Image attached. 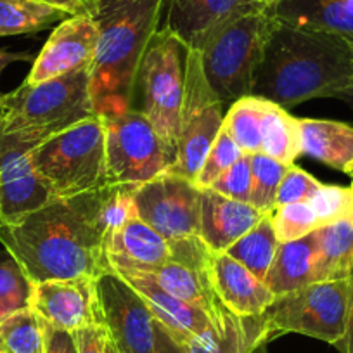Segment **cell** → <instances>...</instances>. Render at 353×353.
<instances>
[{
  "label": "cell",
  "instance_id": "20",
  "mask_svg": "<svg viewBox=\"0 0 353 353\" xmlns=\"http://www.w3.org/2000/svg\"><path fill=\"white\" fill-rule=\"evenodd\" d=\"M265 215L267 213H261L248 203L236 201L212 189H205L201 191L199 237L213 253H225Z\"/></svg>",
  "mask_w": 353,
  "mask_h": 353
},
{
  "label": "cell",
  "instance_id": "49",
  "mask_svg": "<svg viewBox=\"0 0 353 353\" xmlns=\"http://www.w3.org/2000/svg\"><path fill=\"white\" fill-rule=\"evenodd\" d=\"M85 2H87V4L90 6V9L94 11V8H96V0H85Z\"/></svg>",
  "mask_w": 353,
  "mask_h": 353
},
{
  "label": "cell",
  "instance_id": "45",
  "mask_svg": "<svg viewBox=\"0 0 353 353\" xmlns=\"http://www.w3.org/2000/svg\"><path fill=\"white\" fill-rule=\"evenodd\" d=\"M16 61H32V56L25 52H9V50L0 49V74L9 64L16 63ZM0 99H2V94H0Z\"/></svg>",
  "mask_w": 353,
  "mask_h": 353
},
{
  "label": "cell",
  "instance_id": "31",
  "mask_svg": "<svg viewBox=\"0 0 353 353\" xmlns=\"http://www.w3.org/2000/svg\"><path fill=\"white\" fill-rule=\"evenodd\" d=\"M0 353H43L42 321L32 308L0 322Z\"/></svg>",
  "mask_w": 353,
  "mask_h": 353
},
{
  "label": "cell",
  "instance_id": "35",
  "mask_svg": "<svg viewBox=\"0 0 353 353\" xmlns=\"http://www.w3.org/2000/svg\"><path fill=\"white\" fill-rule=\"evenodd\" d=\"M270 219L279 243L296 241L321 227V222L307 201L279 206L270 213Z\"/></svg>",
  "mask_w": 353,
  "mask_h": 353
},
{
  "label": "cell",
  "instance_id": "51",
  "mask_svg": "<svg viewBox=\"0 0 353 353\" xmlns=\"http://www.w3.org/2000/svg\"><path fill=\"white\" fill-rule=\"evenodd\" d=\"M258 2H272V0H258Z\"/></svg>",
  "mask_w": 353,
  "mask_h": 353
},
{
  "label": "cell",
  "instance_id": "41",
  "mask_svg": "<svg viewBox=\"0 0 353 353\" xmlns=\"http://www.w3.org/2000/svg\"><path fill=\"white\" fill-rule=\"evenodd\" d=\"M77 339L78 353H106L108 331L104 325H90L73 332Z\"/></svg>",
  "mask_w": 353,
  "mask_h": 353
},
{
  "label": "cell",
  "instance_id": "13",
  "mask_svg": "<svg viewBox=\"0 0 353 353\" xmlns=\"http://www.w3.org/2000/svg\"><path fill=\"white\" fill-rule=\"evenodd\" d=\"M101 322L118 353H154V315L114 270L96 279Z\"/></svg>",
  "mask_w": 353,
  "mask_h": 353
},
{
  "label": "cell",
  "instance_id": "12",
  "mask_svg": "<svg viewBox=\"0 0 353 353\" xmlns=\"http://www.w3.org/2000/svg\"><path fill=\"white\" fill-rule=\"evenodd\" d=\"M135 206L139 219L168 243L199 236L201 189L184 176L165 172L139 185Z\"/></svg>",
  "mask_w": 353,
  "mask_h": 353
},
{
  "label": "cell",
  "instance_id": "2",
  "mask_svg": "<svg viewBox=\"0 0 353 353\" xmlns=\"http://www.w3.org/2000/svg\"><path fill=\"white\" fill-rule=\"evenodd\" d=\"M353 88V42L331 32L276 21L251 96L290 110L317 97L345 99Z\"/></svg>",
  "mask_w": 353,
  "mask_h": 353
},
{
  "label": "cell",
  "instance_id": "37",
  "mask_svg": "<svg viewBox=\"0 0 353 353\" xmlns=\"http://www.w3.org/2000/svg\"><path fill=\"white\" fill-rule=\"evenodd\" d=\"M308 205L314 210L315 216L322 225L338 222L341 219H352V196L350 188L341 185H325L319 189L314 198L308 199Z\"/></svg>",
  "mask_w": 353,
  "mask_h": 353
},
{
  "label": "cell",
  "instance_id": "6",
  "mask_svg": "<svg viewBox=\"0 0 353 353\" xmlns=\"http://www.w3.org/2000/svg\"><path fill=\"white\" fill-rule=\"evenodd\" d=\"M37 175L52 198H74L108 185L106 134L101 117H92L32 151Z\"/></svg>",
  "mask_w": 353,
  "mask_h": 353
},
{
  "label": "cell",
  "instance_id": "7",
  "mask_svg": "<svg viewBox=\"0 0 353 353\" xmlns=\"http://www.w3.org/2000/svg\"><path fill=\"white\" fill-rule=\"evenodd\" d=\"M352 303V276L346 279L312 283L276 296L258 315L263 343L288 332L310 336L336 345L343 341Z\"/></svg>",
  "mask_w": 353,
  "mask_h": 353
},
{
  "label": "cell",
  "instance_id": "48",
  "mask_svg": "<svg viewBox=\"0 0 353 353\" xmlns=\"http://www.w3.org/2000/svg\"><path fill=\"white\" fill-rule=\"evenodd\" d=\"M350 196H352V220H353V176H352V185H350Z\"/></svg>",
  "mask_w": 353,
  "mask_h": 353
},
{
  "label": "cell",
  "instance_id": "28",
  "mask_svg": "<svg viewBox=\"0 0 353 353\" xmlns=\"http://www.w3.org/2000/svg\"><path fill=\"white\" fill-rule=\"evenodd\" d=\"M279 244L272 219L270 215H265L253 229L239 237L225 253L239 261L241 265H244L253 276L265 283V277L272 267Z\"/></svg>",
  "mask_w": 353,
  "mask_h": 353
},
{
  "label": "cell",
  "instance_id": "46",
  "mask_svg": "<svg viewBox=\"0 0 353 353\" xmlns=\"http://www.w3.org/2000/svg\"><path fill=\"white\" fill-rule=\"evenodd\" d=\"M106 353H118V350H117V348H114V345H113V343H111V339H108Z\"/></svg>",
  "mask_w": 353,
  "mask_h": 353
},
{
  "label": "cell",
  "instance_id": "34",
  "mask_svg": "<svg viewBox=\"0 0 353 353\" xmlns=\"http://www.w3.org/2000/svg\"><path fill=\"white\" fill-rule=\"evenodd\" d=\"M137 188L139 185H106L103 189L101 222L106 229L108 237L139 216L135 206Z\"/></svg>",
  "mask_w": 353,
  "mask_h": 353
},
{
  "label": "cell",
  "instance_id": "38",
  "mask_svg": "<svg viewBox=\"0 0 353 353\" xmlns=\"http://www.w3.org/2000/svg\"><path fill=\"white\" fill-rule=\"evenodd\" d=\"M212 191L225 196V198L236 199V201L248 203L251 201V156L243 152L239 159L230 166L227 172L216 179L212 184Z\"/></svg>",
  "mask_w": 353,
  "mask_h": 353
},
{
  "label": "cell",
  "instance_id": "18",
  "mask_svg": "<svg viewBox=\"0 0 353 353\" xmlns=\"http://www.w3.org/2000/svg\"><path fill=\"white\" fill-rule=\"evenodd\" d=\"M111 270L123 277L144 298L154 319L163 322L181 343L213 327L210 319L201 310L168 293L165 288L159 286L156 277L148 270L121 267V265H111Z\"/></svg>",
  "mask_w": 353,
  "mask_h": 353
},
{
  "label": "cell",
  "instance_id": "8",
  "mask_svg": "<svg viewBox=\"0 0 353 353\" xmlns=\"http://www.w3.org/2000/svg\"><path fill=\"white\" fill-rule=\"evenodd\" d=\"M189 47L170 30L159 28L149 40L139 68L142 113L175 158L176 139L184 104Z\"/></svg>",
  "mask_w": 353,
  "mask_h": 353
},
{
  "label": "cell",
  "instance_id": "50",
  "mask_svg": "<svg viewBox=\"0 0 353 353\" xmlns=\"http://www.w3.org/2000/svg\"><path fill=\"white\" fill-rule=\"evenodd\" d=\"M348 175H352V176H353V165H352V168H350V172H348Z\"/></svg>",
  "mask_w": 353,
  "mask_h": 353
},
{
  "label": "cell",
  "instance_id": "36",
  "mask_svg": "<svg viewBox=\"0 0 353 353\" xmlns=\"http://www.w3.org/2000/svg\"><path fill=\"white\" fill-rule=\"evenodd\" d=\"M241 156H243V151L237 148L236 142L230 139V135L227 134L222 127L215 144L212 145L210 152L206 154L205 161H203L201 170H199L198 175H196V188L201 189V191L212 188L213 182H215L223 172H227Z\"/></svg>",
  "mask_w": 353,
  "mask_h": 353
},
{
  "label": "cell",
  "instance_id": "25",
  "mask_svg": "<svg viewBox=\"0 0 353 353\" xmlns=\"http://www.w3.org/2000/svg\"><path fill=\"white\" fill-rule=\"evenodd\" d=\"M353 272V220L341 219L315 230V283L346 279Z\"/></svg>",
  "mask_w": 353,
  "mask_h": 353
},
{
  "label": "cell",
  "instance_id": "11",
  "mask_svg": "<svg viewBox=\"0 0 353 353\" xmlns=\"http://www.w3.org/2000/svg\"><path fill=\"white\" fill-rule=\"evenodd\" d=\"M172 258L152 270V276L168 293L201 310L216 331H225L230 322L237 321L220 300L212 277L213 251L199 236L170 243Z\"/></svg>",
  "mask_w": 353,
  "mask_h": 353
},
{
  "label": "cell",
  "instance_id": "29",
  "mask_svg": "<svg viewBox=\"0 0 353 353\" xmlns=\"http://www.w3.org/2000/svg\"><path fill=\"white\" fill-rule=\"evenodd\" d=\"M68 18L63 9L37 0H0V37L42 32Z\"/></svg>",
  "mask_w": 353,
  "mask_h": 353
},
{
  "label": "cell",
  "instance_id": "23",
  "mask_svg": "<svg viewBox=\"0 0 353 353\" xmlns=\"http://www.w3.org/2000/svg\"><path fill=\"white\" fill-rule=\"evenodd\" d=\"M301 154L348 173L353 165V127L332 120H300Z\"/></svg>",
  "mask_w": 353,
  "mask_h": 353
},
{
  "label": "cell",
  "instance_id": "26",
  "mask_svg": "<svg viewBox=\"0 0 353 353\" xmlns=\"http://www.w3.org/2000/svg\"><path fill=\"white\" fill-rule=\"evenodd\" d=\"M182 345L188 353H253L265 343L258 317H239L230 322L225 331L210 327L203 334L185 339Z\"/></svg>",
  "mask_w": 353,
  "mask_h": 353
},
{
  "label": "cell",
  "instance_id": "33",
  "mask_svg": "<svg viewBox=\"0 0 353 353\" xmlns=\"http://www.w3.org/2000/svg\"><path fill=\"white\" fill-rule=\"evenodd\" d=\"M251 156V201L250 205L260 210L261 213L274 212L277 189H279L283 176L291 165L277 161L263 152H254Z\"/></svg>",
  "mask_w": 353,
  "mask_h": 353
},
{
  "label": "cell",
  "instance_id": "22",
  "mask_svg": "<svg viewBox=\"0 0 353 353\" xmlns=\"http://www.w3.org/2000/svg\"><path fill=\"white\" fill-rule=\"evenodd\" d=\"M269 8L284 25L331 32L353 42V0H272Z\"/></svg>",
  "mask_w": 353,
  "mask_h": 353
},
{
  "label": "cell",
  "instance_id": "43",
  "mask_svg": "<svg viewBox=\"0 0 353 353\" xmlns=\"http://www.w3.org/2000/svg\"><path fill=\"white\" fill-rule=\"evenodd\" d=\"M37 2H42V4L52 6V8L63 9L70 16H90L92 14V9L90 6L85 2V0H37Z\"/></svg>",
  "mask_w": 353,
  "mask_h": 353
},
{
  "label": "cell",
  "instance_id": "21",
  "mask_svg": "<svg viewBox=\"0 0 353 353\" xmlns=\"http://www.w3.org/2000/svg\"><path fill=\"white\" fill-rule=\"evenodd\" d=\"M106 251L110 265H121L148 272H152L172 258L168 241L139 216L108 237Z\"/></svg>",
  "mask_w": 353,
  "mask_h": 353
},
{
  "label": "cell",
  "instance_id": "9",
  "mask_svg": "<svg viewBox=\"0 0 353 353\" xmlns=\"http://www.w3.org/2000/svg\"><path fill=\"white\" fill-rule=\"evenodd\" d=\"M106 134L108 185H142L168 170L173 158L139 110L101 117Z\"/></svg>",
  "mask_w": 353,
  "mask_h": 353
},
{
  "label": "cell",
  "instance_id": "24",
  "mask_svg": "<svg viewBox=\"0 0 353 353\" xmlns=\"http://www.w3.org/2000/svg\"><path fill=\"white\" fill-rule=\"evenodd\" d=\"M315 230L290 243H281L265 284L276 296L315 283Z\"/></svg>",
  "mask_w": 353,
  "mask_h": 353
},
{
  "label": "cell",
  "instance_id": "5",
  "mask_svg": "<svg viewBox=\"0 0 353 353\" xmlns=\"http://www.w3.org/2000/svg\"><path fill=\"white\" fill-rule=\"evenodd\" d=\"M269 4L227 21L198 50L208 85L223 106L251 96L254 73L276 26Z\"/></svg>",
  "mask_w": 353,
  "mask_h": 353
},
{
  "label": "cell",
  "instance_id": "27",
  "mask_svg": "<svg viewBox=\"0 0 353 353\" xmlns=\"http://www.w3.org/2000/svg\"><path fill=\"white\" fill-rule=\"evenodd\" d=\"M261 152L284 165H294L301 154L300 120L270 101L265 103L261 120Z\"/></svg>",
  "mask_w": 353,
  "mask_h": 353
},
{
  "label": "cell",
  "instance_id": "47",
  "mask_svg": "<svg viewBox=\"0 0 353 353\" xmlns=\"http://www.w3.org/2000/svg\"><path fill=\"white\" fill-rule=\"evenodd\" d=\"M345 101H348V103H352V106H353V88H352V90H350L348 94H346Z\"/></svg>",
  "mask_w": 353,
  "mask_h": 353
},
{
  "label": "cell",
  "instance_id": "30",
  "mask_svg": "<svg viewBox=\"0 0 353 353\" xmlns=\"http://www.w3.org/2000/svg\"><path fill=\"white\" fill-rule=\"evenodd\" d=\"M265 103L267 101L256 96L241 97L230 104L223 118V130L246 154L261 152V120Z\"/></svg>",
  "mask_w": 353,
  "mask_h": 353
},
{
  "label": "cell",
  "instance_id": "39",
  "mask_svg": "<svg viewBox=\"0 0 353 353\" xmlns=\"http://www.w3.org/2000/svg\"><path fill=\"white\" fill-rule=\"evenodd\" d=\"M322 188V182H319L315 176L305 170L298 168L296 165H291L286 175L283 176L279 189H277L276 203L274 210L279 206L294 205V203H305L317 194L319 189Z\"/></svg>",
  "mask_w": 353,
  "mask_h": 353
},
{
  "label": "cell",
  "instance_id": "4",
  "mask_svg": "<svg viewBox=\"0 0 353 353\" xmlns=\"http://www.w3.org/2000/svg\"><path fill=\"white\" fill-rule=\"evenodd\" d=\"M88 70L81 68L35 85L23 81L12 92L2 94L0 132L39 145L96 117Z\"/></svg>",
  "mask_w": 353,
  "mask_h": 353
},
{
  "label": "cell",
  "instance_id": "44",
  "mask_svg": "<svg viewBox=\"0 0 353 353\" xmlns=\"http://www.w3.org/2000/svg\"><path fill=\"white\" fill-rule=\"evenodd\" d=\"M338 346H341L343 353H353V272H352V303H350V315L348 324H346V332L343 341Z\"/></svg>",
  "mask_w": 353,
  "mask_h": 353
},
{
  "label": "cell",
  "instance_id": "32",
  "mask_svg": "<svg viewBox=\"0 0 353 353\" xmlns=\"http://www.w3.org/2000/svg\"><path fill=\"white\" fill-rule=\"evenodd\" d=\"M32 281L8 250H0V322L30 307Z\"/></svg>",
  "mask_w": 353,
  "mask_h": 353
},
{
  "label": "cell",
  "instance_id": "1",
  "mask_svg": "<svg viewBox=\"0 0 353 353\" xmlns=\"http://www.w3.org/2000/svg\"><path fill=\"white\" fill-rule=\"evenodd\" d=\"M103 189L54 198L18 222L0 223V244L18 260L32 284L97 279L111 270L108 234L101 222Z\"/></svg>",
  "mask_w": 353,
  "mask_h": 353
},
{
  "label": "cell",
  "instance_id": "15",
  "mask_svg": "<svg viewBox=\"0 0 353 353\" xmlns=\"http://www.w3.org/2000/svg\"><path fill=\"white\" fill-rule=\"evenodd\" d=\"M30 308L54 327L78 331L103 325L96 279L74 277L33 284Z\"/></svg>",
  "mask_w": 353,
  "mask_h": 353
},
{
  "label": "cell",
  "instance_id": "14",
  "mask_svg": "<svg viewBox=\"0 0 353 353\" xmlns=\"http://www.w3.org/2000/svg\"><path fill=\"white\" fill-rule=\"evenodd\" d=\"M35 148L0 132V223L18 222L54 199L33 168Z\"/></svg>",
  "mask_w": 353,
  "mask_h": 353
},
{
  "label": "cell",
  "instance_id": "42",
  "mask_svg": "<svg viewBox=\"0 0 353 353\" xmlns=\"http://www.w3.org/2000/svg\"><path fill=\"white\" fill-rule=\"evenodd\" d=\"M154 353H188L185 346L158 319H154Z\"/></svg>",
  "mask_w": 353,
  "mask_h": 353
},
{
  "label": "cell",
  "instance_id": "16",
  "mask_svg": "<svg viewBox=\"0 0 353 353\" xmlns=\"http://www.w3.org/2000/svg\"><path fill=\"white\" fill-rule=\"evenodd\" d=\"M97 39L99 32L92 16L64 19L52 30L25 81L35 85L81 68H90L96 57Z\"/></svg>",
  "mask_w": 353,
  "mask_h": 353
},
{
  "label": "cell",
  "instance_id": "19",
  "mask_svg": "<svg viewBox=\"0 0 353 353\" xmlns=\"http://www.w3.org/2000/svg\"><path fill=\"white\" fill-rule=\"evenodd\" d=\"M212 277L222 303L237 317H258L276 300L263 281L227 253L212 254Z\"/></svg>",
  "mask_w": 353,
  "mask_h": 353
},
{
  "label": "cell",
  "instance_id": "3",
  "mask_svg": "<svg viewBox=\"0 0 353 353\" xmlns=\"http://www.w3.org/2000/svg\"><path fill=\"white\" fill-rule=\"evenodd\" d=\"M166 0H96L92 19L99 39L90 64V97L97 117L132 110L149 40L159 30Z\"/></svg>",
  "mask_w": 353,
  "mask_h": 353
},
{
  "label": "cell",
  "instance_id": "10",
  "mask_svg": "<svg viewBox=\"0 0 353 353\" xmlns=\"http://www.w3.org/2000/svg\"><path fill=\"white\" fill-rule=\"evenodd\" d=\"M223 104L203 71L201 54L189 50L184 104L176 139L175 158L166 172L194 182L203 161L223 127Z\"/></svg>",
  "mask_w": 353,
  "mask_h": 353
},
{
  "label": "cell",
  "instance_id": "40",
  "mask_svg": "<svg viewBox=\"0 0 353 353\" xmlns=\"http://www.w3.org/2000/svg\"><path fill=\"white\" fill-rule=\"evenodd\" d=\"M42 321V319H40ZM43 353H78L77 339L71 331L54 327L42 321Z\"/></svg>",
  "mask_w": 353,
  "mask_h": 353
},
{
  "label": "cell",
  "instance_id": "17",
  "mask_svg": "<svg viewBox=\"0 0 353 353\" xmlns=\"http://www.w3.org/2000/svg\"><path fill=\"white\" fill-rule=\"evenodd\" d=\"M258 0H168L163 28L170 30L189 49L199 50L212 33L236 16L260 8Z\"/></svg>",
  "mask_w": 353,
  "mask_h": 353
}]
</instances>
